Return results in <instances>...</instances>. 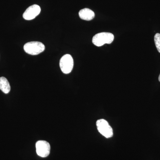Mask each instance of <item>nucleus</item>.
I'll list each match as a JSON object with an SVG mask.
<instances>
[{"label": "nucleus", "mask_w": 160, "mask_h": 160, "mask_svg": "<svg viewBox=\"0 0 160 160\" xmlns=\"http://www.w3.org/2000/svg\"><path fill=\"white\" fill-rule=\"evenodd\" d=\"M98 131L107 138L112 137L113 130L109 123L106 120L101 119L98 120L96 122Z\"/></svg>", "instance_id": "nucleus-3"}, {"label": "nucleus", "mask_w": 160, "mask_h": 160, "mask_svg": "<svg viewBox=\"0 0 160 160\" xmlns=\"http://www.w3.org/2000/svg\"><path fill=\"white\" fill-rule=\"evenodd\" d=\"M79 16L82 19L86 21H90L95 17L94 12L88 8L81 9L79 12Z\"/></svg>", "instance_id": "nucleus-7"}, {"label": "nucleus", "mask_w": 160, "mask_h": 160, "mask_svg": "<svg viewBox=\"0 0 160 160\" xmlns=\"http://www.w3.org/2000/svg\"><path fill=\"white\" fill-rule=\"evenodd\" d=\"M11 87L8 80L5 77L0 78V89L5 93H9Z\"/></svg>", "instance_id": "nucleus-8"}, {"label": "nucleus", "mask_w": 160, "mask_h": 160, "mask_svg": "<svg viewBox=\"0 0 160 160\" xmlns=\"http://www.w3.org/2000/svg\"><path fill=\"white\" fill-rule=\"evenodd\" d=\"M41 8L37 5H33L29 6L26 9L23 14V17L26 20L33 19L41 12Z\"/></svg>", "instance_id": "nucleus-6"}, {"label": "nucleus", "mask_w": 160, "mask_h": 160, "mask_svg": "<svg viewBox=\"0 0 160 160\" xmlns=\"http://www.w3.org/2000/svg\"><path fill=\"white\" fill-rule=\"evenodd\" d=\"M73 60L70 54H66L61 58L60 61V67L63 73L68 74L73 69Z\"/></svg>", "instance_id": "nucleus-4"}, {"label": "nucleus", "mask_w": 160, "mask_h": 160, "mask_svg": "<svg viewBox=\"0 0 160 160\" xmlns=\"http://www.w3.org/2000/svg\"><path fill=\"white\" fill-rule=\"evenodd\" d=\"M36 148L37 153L41 157H47L50 153V145L46 141H38L36 144Z\"/></svg>", "instance_id": "nucleus-5"}, {"label": "nucleus", "mask_w": 160, "mask_h": 160, "mask_svg": "<svg viewBox=\"0 0 160 160\" xmlns=\"http://www.w3.org/2000/svg\"><path fill=\"white\" fill-rule=\"evenodd\" d=\"M114 38V35L110 32H100L95 35L92 39V42L96 46L99 47L105 44H111Z\"/></svg>", "instance_id": "nucleus-1"}, {"label": "nucleus", "mask_w": 160, "mask_h": 160, "mask_svg": "<svg viewBox=\"0 0 160 160\" xmlns=\"http://www.w3.org/2000/svg\"><path fill=\"white\" fill-rule=\"evenodd\" d=\"M24 49L26 53L36 55L40 54L45 50V46L42 42H31L26 43L24 46Z\"/></svg>", "instance_id": "nucleus-2"}, {"label": "nucleus", "mask_w": 160, "mask_h": 160, "mask_svg": "<svg viewBox=\"0 0 160 160\" xmlns=\"http://www.w3.org/2000/svg\"><path fill=\"white\" fill-rule=\"evenodd\" d=\"M158 79L159 81V82H160V74L159 75V76Z\"/></svg>", "instance_id": "nucleus-10"}, {"label": "nucleus", "mask_w": 160, "mask_h": 160, "mask_svg": "<svg viewBox=\"0 0 160 160\" xmlns=\"http://www.w3.org/2000/svg\"><path fill=\"white\" fill-rule=\"evenodd\" d=\"M154 42L158 51L160 53V34L157 33L154 36Z\"/></svg>", "instance_id": "nucleus-9"}]
</instances>
